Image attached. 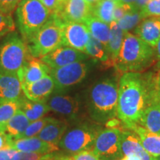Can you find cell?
<instances>
[{"instance_id": "1", "label": "cell", "mask_w": 160, "mask_h": 160, "mask_svg": "<svg viewBox=\"0 0 160 160\" xmlns=\"http://www.w3.org/2000/svg\"><path fill=\"white\" fill-rule=\"evenodd\" d=\"M156 73L128 72L119 79L117 118L124 128L138 125L155 88Z\"/></svg>"}, {"instance_id": "2", "label": "cell", "mask_w": 160, "mask_h": 160, "mask_svg": "<svg viewBox=\"0 0 160 160\" xmlns=\"http://www.w3.org/2000/svg\"><path fill=\"white\" fill-rule=\"evenodd\" d=\"M119 80L106 78L90 88L87 107L91 119L99 125H106L117 117Z\"/></svg>"}, {"instance_id": "3", "label": "cell", "mask_w": 160, "mask_h": 160, "mask_svg": "<svg viewBox=\"0 0 160 160\" xmlns=\"http://www.w3.org/2000/svg\"><path fill=\"white\" fill-rule=\"evenodd\" d=\"M154 48L133 33L127 32L118 57L116 68L120 73L140 72L154 62Z\"/></svg>"}, {"instance_id": "4", "label": "cell", "mask_w": 160, "mask_h": 160, "mask_svg": "<svg viewBox=\"0 0 160 160\" xmlns=\"http://www.w3.org/2000/svg\"><path fill=\"white\" fill-rule=\"evenodd\" d=\"M51 16L50 11L39 0H22L16 11V20L24 41H29Z\"/></svg>"}, {"instance_id": "5", "label": "cell", "mask_w": 160, "mask_h": 160, "mask_svg": "<svg viewBox=\"0 0 160 160\" xmlns=\"http://www.w3.org/2000/svg\"><path fill=\"white\" fill-rule=\"evenodd\" d=\"M26 45L30 56L39 59L63 46L62 19L51 15Z\"/></svg>"}, {"instance_id": "6", "label": "cell", "mask_w": 160, "mask_h": 160, "mask_svg": "<svg viewBox=\"0 0 160 160\" xmlns=\"http://www.w3.org/2000/svg\"><path fill=\"white\" fill-rule=\"evenodd\" d=\"M29 55L22 37L16 31L8 33L0 43V72L17 74Z\"/></svg>"}, {"instance_id": "7", "label": "cell", "mask_w": 160, "mask_h": 160, "mask_svg": "<svg viewBox=\"0 0 160 160\" xmlns=\"http://www.w3.org/2000/svg\"><path fill=\"white\" fill-rule=\"evenodd\" d=\"M98 123L83 122L65 132L59 143V148L68 154L91 151L101 130Z\"/></svg>"}, {"instance_id": "8", "label": "cell", "mask_w": 160, "mask_h": 160, "mask_svg": "<svg viewBox=\"0 0 160 160\" xmlns=\"http://www.w3.org/2000/svg\"><path fill=\"white\" fill-rule=\"evenodd\" d=\"M121 139L122 129L117 127L102 128L91 151L99 160H119L123 157Z\"/></svg>"}, {"instance_id": "9", "label": "cell", "mask_w": 160, "mask_h": 160, "mask_svg": "<svg viewBox=\"0 0 160 160\" xmlns=\"http://www.w3.org/2000/svg\"><path fill=\"white\" fill-rule=\"evenodd\" d=\"M88 66L84 62H77L57 68H51L49 75L54 82L56 93H61L81 82L86 77Z\"/></svg>"}, {"instance_id": "10", "label": "cell", "mask_w": 160, "mask_h": 160, "mask_svg": "<svg viewBox=\"0 0 160 160\" xmlns=\"http://www.w3.org/2000/svg\"><path fill=\"white\" fill-rule=\"evenodd\" d=\"M62 30L63 45L85 53L91 35L85 24L62 20Z\"/></svg>"}, {"instance_id": "11", "label": "cell", "mask_w": 160, "mask_h": 160, "mask_svg": "<svg viewBox=\"0 0 160 160\" xmlns=\"http://www.w3.org/2000/svg\"><path fill=\"white\" fill-rule=\"evenodd\" d=\"M88 58L86 53L67 46H61L40 58L50 68H57L69 64L82 62Z\"/></svg>"}, {"instance_id": "12", "label": "cell", "mask_w": 160, "mask_h": 160, "mask_svg": "<svg viewBox=\"0 0 160 160\" xmlns=\"http://www.w3.org/2000/svg\"><path fill=\"white\" fill-rule=\"evenodd\" d=\"M51 68L41 59L29 55L17 75L22 85H24L35 82L42 79L49 74Z\"/></svg>"}, {"instance_id": "13", "label": "cell", "mask_w": 160, "mask_h": 160, "mask_svg": "<svg viewBox=\"0 0 160 160\" xmlns=\"http://www.w3.org/2000/svg\"><path fill=\"white\" fill-rule=\"evenodd\" d=\"M23 94L29 100L34 102H46L54 92L55 85L49 74L35 82L22 85Z\"/></svg>"}, {"instance_id": "14", "label": "cell", "mask_w": 160, "mask_h": 160, "mask_svg": "<svg viewBox=\"0 0 160 160\" xmlns=\"http://www.w3.org/2000/svg\"><path fill=\"white\" fill-rule=\"evenodd\" d=\"M45 102L50 111L71 119L77 117L79 111V102L77 98L59 93L51 96Z\"/></svg>"}, {"instance_id": "15", "label": "cell", "mask_w": 160, "mask_h": 160, "mask_svg": "<svg viewBox=\"0 0 160 160\" xmlns=\"http://www.w3.org/2000/svg\"><path fill=\"white\" fill-rule=\"evenodd\" d=\"M8 145L19 151L33 152L43 154L59 151V150L58 146L43 141L37 137L19 139H12L8 137Z\"/></svg>"}, {"instance_id": "16", "label": "cell", "mask_w": 160, "mask_h": 160, "mask_svg": "<svg viewBox=\"0 0 160 160\" xmlns=\"http://www.w3.org/2000/svg\"><path fill=\"white\" fill-rule=\"evenodd\" d=\"M121 147L123 157L134 155L140 160H154V157L145 151L139 137L132 130L122 129Z\"/></svg>"}, {"instance_id": "17", "label": "cell", "mask_w": 160, "mask_h": 160, "mask_svg": "<svg viewBox=\"0 0 160 160\" xmlns=\"http://www.w3.org/2000/svg\"><path fill=\"white\" fill-rule=\"evenodd\" d=\"M24 96L17 74L0 72V102L17 101Z\"/></svg>"}, {"instance_id": "18", "label": "cell", "mask_w": 160, "mask_h": 160, "mask_svg": "<svg viewBox=\"0 0 160 160\" xmlns=\"http://www.w3.org/2000/svg\"><path fill=\"white\" fill-rule=\"evenodd\" d=\"M138 125L151 132L160 134V102L156 87Z\"/></svg>"}, {"instance_id": "19", "label": "cell", "mask_w": 160, "mask_h": 160, "mask_svg": "<svg viewBox=\"0 0 160 160\" xmlns=\"http://www.w3.org/2000/svg\"><path fill=\"white\" fill-rule=\"evenodd\" d=\"M92 14V5L86 0H68L59 18L62 21L85 23Z\"/></svg>"}, {"instance_id": "20", "label": "cell", "mask_w": 160, "mask_h": 160, "mask_svg": "<svg viewBox=\"0 0 160 160\" xmlns=\"http://www.w3.org/2000/svg\"><path fill=\"white\" fill-rule=\"evenodd\" d=\"M134 33L154 48L160 39V17H150L143 19L134 29Z\"/></svg>"}, {"instance_id": "21", "label": "cell", "mask_w": 160, "mask_h": 160, "mask_svg": "<svg viewBox=\"0 0 160 160\" xmlns=\"http://www.w3.org/2000/svg\"><path fill=\"white\" fill-rule=\"evenodd\" d=\"M110 29H111L110 37L107 46L108 60L105 63L102 64L106 68L112 67V66L115 67L120 50L122 45L124 38L127 33L124 31L115 21H113L110 24Z\"/></svg>"}, {"instance_id": "22", "label": "cell", "mask_w": 160, "mask_h": 160, "mask_svg": "<svg viewBox=\"0 0 160 160\" xmlns=\"http://www.w3.org/2000/svg\"><path fill=\"white\" fill-rule=\"evenodd\" d=\"M68 128V124L67 122L53 118L52 121L44 127L37 137L43 141L58 146Z\"/></svg>"}, {"instance_id": "23", "label": "cell", "mask_w": 160, "mask_h": 160, "mask_svg": "<svg viewBox=\"0 0 160 160\" xmlns=\"http://www.w3.org/2000/svg\"><path fill=\"white\" fill-rule=\"evenodd\" d=\"M130 130L137 133L143 148L149 154L153 157L160 156V134L151 132L139 125Z\"/></svg>"}, {"instance_id": "24", "label": "cell", "mask_w": 160, "mask_h": 160, "mask_svg": "<svg viewBox=\"0 0 160 160\" xmlns=\"http://www.w3.org/2000/svg\"><path fill=\"white\" fill-rule=\"evenodd\" d=\"M19 109L25 113L30 122H34L42 118L50 109L45 102H34L23 96L19 99Z\"/></svg>"}, {"instance_id": "25", "label": "cell", "mask_w": 160, "mask_h": 160, "mask_svg": "<svg viewBox=\"0 0 160 160\" xmlns=\"http://www.w3.org/2000/svg\"><path fill=\"white\" fill-rule=\"evenodd\" d=\"M30 123V120L19 109L16 114L6 123L3 132L10 139H17L25 131Z\"/></svg>"}, {"instance_id": "26", "label": "cell", "mask_w": 160, "mask_h": 160, "mask_svg": "<svg viewBox=\"0 0 160 160\" xmlns=\"http://www.w3.org/2000/svg\"><path fill=\"white\" fill-rule=\"evenodd\" d=\"M84 24H85L88 27L91 35L93 36L95 39L99 40L107 48L110 37V31H111L110 25L97 19L92 14Z\"/></svg>"}, {"instance_id": "27", "label": "cell", "mask_w": 160, "mask_h": 160, "mask_svg": "<svg viewBox=\"0 0 160 160\" xmlns=\"http://www.w3.org/2000/svg\"><path fill=\"white\" fill-rule=\"evenodd\" d=\"M118 2L113 0H99L92 5V15L110 25L113 21V11Z\"/></svg>"}, {"instance_id": "28", "label": "cell", "mask_w": 160, "mask_h": 160, "mask_svg": "<svg viewBox=\"0 0 160 160\" xmlns=\"http://www.w3.org/2000/svg\"><path fill=\"white\" fill-rule=\"evenodd\" d=\"M85 53L93 59L101 61L102 64L108 60V53L105 46L91 35L86 45Z\"/></svg>"}, {"instance_id": "29", "label": "cell", "mask_w": 160, "mask_h": 160, "mask_svg": "<svg viewBox=\"0 0 160 160\" xmlns=\"http://www.w3.org/2000/svg\"><path fill=\"white\" fill-rule=\"evenodd\" d=\"M19 100L0 102V132H3L6 123L19 110Z\"/></svg>"}, {"instance_id": "30", "label": "cell", "mask_w": 160, "mask_h": 160, "mask_svg": "<svg viewBox=\"0 0 160 160\" xmlns=\"http://www.w3.org/2000/svg\"><path fill=\"white\" fill-rule=\"evenodd\" d=\"M142 19L143 18L142 17L140 11L133 8L131 11L126 13L117 22L124 31L128 32L131 30L135 29Z\"/></svg>"}, {"instance_id": "31", "label": "cell", "mask_w": 160, "mask_h": 160, "mask_svg": "<svg viewBox=\"0 0 160 160\" xmlns=\"http://www.w3.org/2000/svg\"><path fill=\"white\" fill-rule=\"evenodd\" d=\"M53 119V117H42L41 119L36 120L34 122H32L30 125L28 126L25 131L17 138L19 139H27V138H31L37 137L40 133V131L44 128L46 125H48L50 122Z\"/></svg>"}, {"instance_id": "32", "label": "cell", "mask_w": 160, "mask_h": 160, "mask_svg": "<svg viewBox=\"0 0 160 160\" xmlns=\"http://www.w3.org/2000/svg\"><path fill=\"white\" fill-rule=\"evenodd\" d=\"M15 31V23L12 15L0 11V39Z\"/></svg>"}, {"instance_id": "33", "label": "cell", "mask_w": 160, "mask_h": 160, "mask_svg": "<svg viewBox=\"0 0 160 160\" xmlns=\"http://www.w3.org/2000/svg\"><path fill=\"white\" fill-rule=\"evenodd\" d=\"M50 11L51 15L59 16L62 14L68 0H39Z\"/></svg>"}, {"instance_id": "34", "label": "cell", "mask_w": 160, "mask_h": 160, "mask_svg": "<svg viewBox=\"0 0 160 160\" xmlns=\"http://www.w3.org/2000/svg\"><path fill=\"white\" fill-rule=\"evenodd\" d=\"M140 13L143 19L150 17H160V0H151Z\"/></svg>"}, {"instance_id": "35", "label": "cell", "mask_w": 160, "mask_h": 160, "mask_svg": "<svg viewBox=\"0 0 160 160\" xmlns=\"http://www.w3.org/2000/svg\"><path fill=\"white\" fill-rule=\"evenodd\" d=\"M47 154L33 153V152H26L16 151L13 154V160H47Z\"/></svg>"}, {"instance_id": "36", "label": "cell", "mask_w": 160, "mask_h": 160, "mask_svg": "<svg viewBox=\"0 0 160 160\" xmlns=\"http://www.w3.org/2000/svg\"><path fill=\"white\" fill-rule=\"evenodd\" d=\"M133 9V6L128 4L122 3L121 1L117 3L116 5L114 11H113V21L118 22L121 19L126 13L131 11Z\"/></svg>"}, {"instance_id": "37", "label": "cell", "mask_w": 160, "mask_h": 160, "mask_svg": "<svg viewBox=\"0 0 160 160\" xmlns=\"http://www.w3.org/2000/svg\"><path fill=\"white\" fill-rule=\"evenodd\" d=\"M21 1L22 0H0V11L11 14Z\"/></svg>"}, {"instance_id": "38", "label": "cell", "mask_w": 160, "mask_h": 160, "mask_svg": "<svg viewBox=\"0 0 160 160\" xmlns=\"http://www.w3.org/2000/svg\"><path fill=\"white\" fill-rule=\"evenodd\" d=\"M70 155L72 160H99L92 151H84Z\"/></svg>"}, {"instance_id": "39", "label": "cell", "mask_w": 160, "mask_h": 160, "mask_svg": "<svg viewBox=\"0 0 160 160\" xmlns=\"http://www.w3.org/2000/svg\"><path fill=\"white\" fill-rule=\"evenodd\" d=\"M17 150L11 147L0 149V160H13V157Z\"/></svg>"}, {"instance_id": "40", "label": "cell", "mask_w": 160, "mask_h": 160, "mask_svg": "<svg viewBox=\"0 0 160 160\" xmlns=\"http://www.w3.org/2000/svg\"><path fill=\"white\" fill-rule=\"evenodd\" d=\"M151 0H137L132 5L133 8L136 10H138V11H141L143 8L145 7V5H147L148 3Z\"/></svg>"}, {"instance_id": "41", "label": "cell", "mask_w": 160, "mask_h": 160, "mask_svg": "<svg viewBox=\"0 0 160 160\" xmlns=\"http://www.w3.org/2000/svg\"><path fill=\"white\" fill-rule=\"evenodd\" d=\"M159 70L158 72L156 73V77H155V87H156V91H157V94L158 97V99L159 100L160 102V66H159Z\"/></svg>"}, {"instance_id": "42", "label": "cell", "mask_w": 160, "mask_h": 160, "mask_svg": "<svg viewBox=\"0 0 160 160\" xmlns=\"http://www.w3.org/2000/svg\"><path fill=\"white\" fill-rule=\"evenodd\" d=\"M8 147V137L4 132H0V149Z\"/></svg>"}, {"instance_id": "43", "label": "cell", "mask_w": 160, "mask_h": 160, "mask_svg": "<svg viewBox=\"0 0 160 160\" xmlns=\"http://www.w3.org/2000/svg\"><path fill=\"white\" fill-rule=\"evenodd\" d=\"M156 59L159 61V66H160V39L158 41L157 45L154 48Z\"/></svg>"}, {"instance_id": "44", "label": "cell", "mask_w": 160, "mask_h": 160, "mask_svg": "<svg viewBox=\"0 0 160 160\" xmlns=\"http://www.w3.org/2000/svg\"><path fill=\"white\" fill-rule=\"evenodd\" d=\"M121 160H140L137 156L134 155H130V156H125L122 158Z\"/></svg>"}, {"instance_id": "45", "label": "cell", "mask_w": 160, "mask_h": 160, "mask_svg": "<svg viewBox=\"0 0 160 160\" xmlns=\"http://www.w3.org/2000/svg\"><path fill=\"white\" fill-rule=\"evenodd\" d=\"M120 1L122 2V3H125V4H128V5H133V3L135 2L137 0H120Z\"/></svg>"}, {"instance_id": "46", "label": "cell", "mask_w": 160, "mask_h": 160, "mask_svg": "<svg viewBox=\"0 0 160 160\" xmlns=\"http://www.w3.org/2000/svg\"><path fill=\"white\" fill-rule=\"evenodd\" d=\"M86 1H87L88 3L91 4V5H94L96 2H97L99 0H86Z\"/></svg>"}, {"instance_id": "47", "label": "cell", "mask_w": 160, "mask_h": 160, "mask_svg": "<svg viewBox=\"0 0 160 160\" xmlns=\"http://www.w3.org/2000/svg\"><path fill=\"white\" fill-rule=\"evenodd\" d=\"M154 160H160V156H158V157H154Z\"/></svg>"}, {"instance_id": "48", "label": "cell", "mask_w": 160, "mask_h": 160, "mask_svg": "<svg viewBox=\"0 0 160 160\" xmlns=\"http://www.w3.org/2000/svg\"><path fill=\"white\" fill-rule=\"evenodd\" d=\"M113 1H116V2H120V0H113Z\"/></svg>"}, {"instance_id": "49", "label": "cell", "mask_w": 160, "mask_h": 160, "mask_svg": "<svg viewBox=\"0 0 160 160\" xmlns=\"http://www.w3.org/2000/svg\"><path fill=\"white\" fill-rule=\"evenodd\" d=\"M119 160H121V159H119Z\"/></svg>"}]
</instances>
